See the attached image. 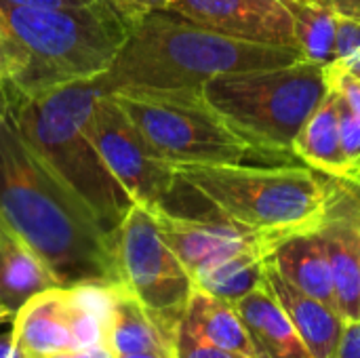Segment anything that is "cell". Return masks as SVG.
I'll return each instance as SVG.
<instances>
[{
  "mask_svg": "<svg viewBox=\"0 0 360 358\" xmlns=\"http://www.w3.org/2000/svg\"><path fill=\"white\" fill-rule=\"evenodd\" d=\"M268 262L293 287L335 308L331 262L321 230L297 232L281 241Z\"/></svg>",
  "mask_w": 360,
  "mask_h": 358,
  "instance_id": "obj_16",
  "label": "cell"
},
{
  "mask_svg": "<svg viewBox=\"0 0 360 358\" xmlns=\"http://www.w3.org/2000/svg\"><path fill=\"white\" fill-rule=\"evenodd\" d=\"M175 331L177 327L150 314L122 285H118L105 331V346L116 357L154 352L175 358Z\"/></svg>",
  "mask_w": 360,
  "mask_h": 358,
  "instance_id": "obj_17",
  "label": "cell"
},
{
  "mask_svg": "<svg viewBox=\"0 0 360 358\" xmlns=\"http://www.w3.org/2000/svg\"><path fill=\"white\" fill-rule=\"evenodd\" d=\"M11 325L15 344L27 358L78 350L65 287H51L30 298L15 312Z\"/></svg>",
  "mask_w": 360,
  "mask_h": 358,
  "instance_id": "obj_12",
  "label": "cell"
},
{
  "mask_svg": "<svg viewBox=\"0 0 360 358\" xmlns=\"http://www.w3.org/2000/svg\"><path fill=\"white\" fill-rule=\"evenodd\" d=\"M150 211L156 217L162 238L175 251V255L181 260L190 274L209 266L215 260H221L238 251L264 249L272 253L276 245L285 241V236L247 228L221 215L219 211H215V215L200 217L171 213L162 207H154Z\"/></svg>",
  "mask_w": 360,
  "mask_h": 358,
  "instance_id": "obj_10",
  "label": "cell"
},
{
  "mask_svg": "<svg viewBox=\"0 0 360 358\" xmlns=\"http://www.w3.org/2000/svg\"><path fill=\"white\" fill-rule=\"evenodd\" d=\"M179 181L202 196L213 211L276 236L321 230L335 190L304 165H184Z\"/></svg>",
  "mask_w": 360,
  "mask_h": 358,
  "instance_id": "obj_5",
  "label": "cell"
},
{
  "mask_svg": "<svg viewBox=\"0 0 360 358\" xmlns=\"http://www.w3.org/2000/svg\"><path fill=\"white\" fill-rule=\"evenodd\" d=\"M266 285L285 308L310 354L314 358L338 357L346 329V319L333 306L310 298L297 287H293L274 270L270 262L266 268Z\"/></svg>",
  "mask_w": 360,
  "mask_h": 358,
  "instance_id": "obj_13",
  "label": "cell"
},
{
  "mask_svg": "<svg viewBox=\"0 0 360 358\" xmlns=\"http://www.w3.org/2000/svg\"><path fill=\"white\" fill-rule=\"evenodd\" d=\"M0 27L25 59L11 89L15 95L32 97L103 76L124 46L131 23L110 0L65 8L17 6L0 0Z\"/></svg>",
  "mask_w": 360,
  "mask_h": 358,
  "instance_id": "obj_3",
  "label": "cell"
},
{
  "mask_svg": "<svg viewBox=\"0 0 360 358\" xmlns=\"http://www.w3.org/2000/svg\"><path fill=\"white\" fill-rule=\"evenodd\" d=\"M118 283L156 319L177 327L194 291L192 274L167 245L154 213L133 205L112 232Z\"/></svg>",
  "mask_w": 360,
  "mask_h": 358,
  "instance_id": "obj_8",
  "label": "cell"
},
{
  "mask_svg": "<svg viewBox=\"0 0 360 358\" xmlns=\"http://www.w3.org/2000/svg\"><path fill=\"white\" fill-rule=\"evenodd\" d=\"M4 2L17 6H34V8H65V6H86L103 0H4Z\"/></svg>",
  "mask_w": 360,
  "mask_h": 358,
  "instance_id": "obj_28",
  "label": "cell"
},
{
  "mask_svg": "<svg viewBox=\"0 0 360 358\" xmlns=\"http://www.w3.org/2000/svg\"><path fill=\"white\" fill-rule=\"evenodd\" d=\"M181 323L196 338L221 350H228L245 358H259L236 306L226 300L213 298L194 287L190 302L184 310Z\"/></svg>",
  "mask_w": 360,
  "mask_h": 358,
  "instance_id": "obj_20",
  "label": "cell"
},
{
  "mask_svg": "<svg viewBox=\"0 0 360 358\" xmlns=\"http://www.w3.org/2000/svg\"><path fill=\"white\" fill-rule=\"evenodd\" d=\"M268 257L270 253L264 249H249L226 255L196 270L192 274L194 287L213 298L236 304L266 283Z\"/></svg>",
  "mask_w": 360,
  "mask_h": 358,
  "instance_id": "obj_21",
  "label": "cell"
},
{
  "mask_svg": "<svg viewBox=\"0 0 360 358\" xmlns=\"http://www.w3.org/2000/svg\"><path fill=\"white\" fill-rule=\"evenodd\" d=\"M116 358H173V357L154 354V352H141V354H122V357H116Z\"/></svg>",
  "mask_w": 360,
  "mask_h": 358,
  "instance_id": "obj_34",
  "label": "cell"
},
{
  "mask_svg": "<svg viewBox=\"0 0 360 358\" xmlns=\"http://www.w3.org/2000/svg\"><path fill=\"white\" fill-rule=\"evenodd\" d=\"M234 306L259 358H314L266 283Z\"/></svg>",
  "mask_w": 360,
  "mask_h": 358,
  "instance_id": "obj_18",
  "label": "cell"
},
{
  "mask_svg": "<svg viewBox=\"0 0 360 358\" xmlns=\"http://www.w3.org/2000/svg\"><path fill=\"white\" fill-rule=\"evenodd\" d=\"M167 11L238 40L297 49L283 0H173Z\"/></svg>",
  "mask_w": 360,
  "mask_h": 358,
  "instance_id": "obj_11",
  "label": "cell"
},
{
  "mask_svg": "<svg viewBox=\"0 0 360 358\" xmlns=\"http://www.w3.org/2000/svg\"><path fill=\"white\" fill-rule=\"evenodd\" d=\"M327 91L325 65L302 59L217 76L202 87V97L247 141L293 162V139Z\"/></svg>",
  "mask_w": 360,
  "mask_h": 358,
  "instance_id": "obj_6",
  "label": "cell"
},
{
  "mask_svg": "<svg viewBox=\"0 0 360 358\" xmlns=\"http://www.w3.org/2000/svg\"><path fill=\"white\" fill-rule=\"evenodd\" d=\"M329 11H333L338 17H354L360 19V0H314Z\"/></svg>",
  "mask_w": 360,
  "mask_h": 358,
  "instance_id": "obj_29",
  "label": "cell"
},
{
  "mask_svg": "<svg viewBox=\"0 0 360 358\" xmlns=\"http://www.w3.org/2000/svg\"><path fill=\"white\" fill-rule=\"evenodd\" d=\"M86 129L103 165L135 205L154 209L173 196L177 169L154 150L110 93L97 97Z\"/></svg>",
  "mask_w": 360,
  "mask_h": 358,
  "instance_id": "obj_9",
  "label": "cell"
},
{
  "mask_svg": "<svg viewBox=\"0 0 360 358\" xmlns=\"http://www.w3.org/2000/svg\"><path fill=\"white\" fill-rule=\"evenodd\" d=\"M13 101H15V93L11 89V84L4 82V80H0V122H4L6 118H11Z\"/></svg>",
  "mask_w": 360,
  "mask_h": 358,
  "instance_id": "obj_31",
  "label": "cell"
},
{
  "mask_svg": "<svg viewBox=\"0 0 360 358\" xmlns=\"http://www.w3.org/2000/svg\"><path fill=\"white\" fill-rule=\"evenodd\" d=\"M331 65L360 80V19L338 17V38Z\"/></svg>",
  "mask_w": 360,
  "mask_h": 358,
  "instance_id": "obj_23",
  "label": "cell"
},
{
  "mask_svg": "<svg viewBox=\"0 0 360 358\" xmlns=\"http://www.w3.org/2000/svg\"><path fill=\"white\" fill-rule=\"evenodd\" d=\"M59 358H116V354L105 346H93V348H80V350H70V352H61Z\"/></svg>",
  "mask_w": 360,
  "mask_h": 358,
  "instance_id": "obj_30",
  "label": "cell"
},
{
  "mask_svg": "<svg viewBox=\"0 0 360 358\" xmlns=\"http://www.w3.org/2000/svg\"><path fill=\"white\" fill-rule=\"evenodd\" d=\"M293 154L316 173L354 186V169L344 154L340 137V97L327 91L293 139Z\"/></svg>",
  "mask_w": 360,
  "mask_h": 358,
  "instance_id": "obj_15",
  "label": "cell"
},
{
  "mask_svg": "<svg viewBox=\"0 0 360 358\" xmlns=\"http://www.w3.org/2000/svg\"><path fill=\"white\" fill-rule=\"evenodd\" d=\"M291 21L295 44L306 61L331 63L338 38V15L314 0H283Z\"/></svg>",
  "mask_w": 360,
  "mask_h": 358,
  "instance_id": "obj_22",
  "label": "cell"
},
{
  "mask_svg": "<svg viewBox=\"0 0 360 358\" xmlns=\"http://www.w3.org/2000/svg\"><path fill=\"white\" fill-rule=\"evenodd\" d=\"M175 358H245L228 350H221L200 338H196L184 323L179 321L175 331Z\"/></svg>",
  "mask_w": 360,
  "mask_h": 358,
  "instance_id": "obj_24",
  "label": "cell"
},
{
  "mask_svg": "<svg viewBox=\"0 0 360 358\" xmlns=\"http://www.w3.org/2000/svg\"><path fill=\"white\" fill-rule=\"evenodd\" d=\"M13 317H15V312H13L11 308H6V306L0 302V327H2V325H6V323H11V321H13Z\"/></svg>",
  "mask_w": 360,
  "mask_h": 358,
  "instance_id": "obj_33",
  "label": "cell"
},
{
  "mask_svg": "<svg viewBox=\"0 0 360 358\" xmlns=\"http://www.w3.org/2000/svg\"><path fill=\"white\" fill-rule=\"evenodd\" d=\"M61 287L44 260L0 219V302L17 312L30 298Z\"/></svg>",
  "mask_w": 360,
  "mask_h": 358,
  "instance_id": "obj_19",
  "label": "cell"
},
{
  "mask_svg": "<svg viewBox=\"0 0 360 358\" xmlns=\"http://www.w3.org/2000/svg\"><path fill=\"white\" fill-rule=\"evenodd\" d=\"M101 93L95 78L32 97L15 95L11 118L40 158L112 234L135 203L103 165L86 129V118Z\"/></svg>",
  "mask_w": 360,
  "mask_h": 358,
  "instance_id": "obj_4",
  "label": "cell"
},
{
  "mask_svg": "<svg viewBox=\"0 0 360 358\" xmlns=\"http://www.w3.org/2000/svg\"><path fill=\"white\" fill-rule=\"evenodd\" d=\"M293 46L238 40L169 11L131 23L129 38L112 68L97 78L103 93L198 91L224 74L302 61Z\"/></svg>",
  "mask_w": 360,
  "mask_h": 358,
  "instance_id": "obj_2",
  "label": "cell"
},
{
  "mask_svg": "<svg viewBox=\"0 0 360 358\" xmlns=\"http://www.w3.org/2000/svg\"><path fill=\"white\" fill-rule=\"evenodd\" d=\"M38 358H59V354H51V357H38Z\"/></svg>",
  "mask_w": 360,
  "mask_h": 358,
  "instance_id": "obj_35",
  "label": "cell"
},
{
  "mask_svg": "<svg viewBox=\"0 0 360 358\" xmlns=\"http://www.w3.org/2000/svg\"><path fill=\"white\" fill-rule=\"evenodd\" d=\"M110 95L173 167L283 162L238 135L198 91H129Z\"/></svg>",
  "mask_w": 360,
  "mask_h": 358,
  "instance_id": "obj_7",
  "label": "cell"
},
{
  "mask_svg": "<svg viewBox=\"0 0 360 358\" xmlns=\"http://www.w3.org/2000/svg\"><path fill=\"white\" fill-rule=\"evenodd\" d=\"M327 245L335 308L348 321H360V213H342L338 196L321 228Z\"/></svg>",
  "mask_w": 360,
  "mask_h": 358,
  "instance_id": "obj_14",
  "label": "cell"
},
{
  "mask_svg": "<svg viewBox=\"0 0 360 358\" xmlns=\"http://www.w3.org/2000/svg\"><path fill=\"white\" fill-rule=\"evenodd\" d=\"M0 219L44 260L61 287L120 285L112 234L40 158L13 118L0 122Z\"/></svg>",
  "mask_w": 360,
  "mask_h": 358,
  "instance_id": "obj_1",
  "label": "cell"
},
{
  "mask_svg": "<svg viewBox=\"0 0 360 358\" xmlns=\"http://www.w3.org/2000/svg\"><path fill=\"white\" fill-rule=\"evenodd\" d=\"M335 358H360V321H348Z\"/></svg>",
  "mask_w": 360,
  "mask_h": 358,
  "instance_id": "obj_27",
  "label": "cell"
},
{
  "mask_svg": "<svg viewBox=\"0 0 360 358\" xmlns=\"http://www.w3.org/2000/svg\"><path fill=\"white\" fill-rule=\"evenodd\" d=\"M0 358H27L23 350L15 344L13 333H0Z\"/></svg>",
  "mask_w": 360,
  "mask_h": 358,
  "instance_id": "obj_32",
  "label": "cell"
},
{
  "mask_svg": "<svg viewBox=\"0 0 360 358\" xmlns=\"http://www.w3.org/2000/svg\"><path fill=\"white\" fill-rule=\"evenodd\" d=\"M173 0H110V4L129 21H137L150 13H158V11H167L169 4Z\"/></svg>",
  "mask_w": 360,
  "mask_h": 358,
  "instance_id": "obj_26",
  "label": "cell"
},
{
  "mask_svg": "<svg viewBox=\"0 0 360 358\" xmlns=\"http://www.w3.org/2000/svg\"><path fill=\"white\" fill-rule=\"evenodd\" d=\"M23 68H25V59L21 49L0 27V80L13 84L21 76Z\"/></svg>",
  "mask_w": 360,
  "mask_h": 358,
  "instance_id": "obj_25",
  "label": "cell"
}]
</instances>
